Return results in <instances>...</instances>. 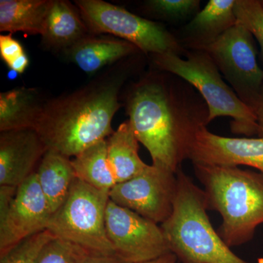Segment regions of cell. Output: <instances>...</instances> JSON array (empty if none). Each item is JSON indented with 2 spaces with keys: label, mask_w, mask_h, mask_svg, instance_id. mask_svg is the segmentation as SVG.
<instances>
[{
  "label": "cell",
  "mask_w": 263,
  "mask_h": 263,
  "mask_svg": "<svg viewBox=\"0 0 263 263\" xmlns=\"http://www.w3.org/2000/svg\"><path fill=\"white\" fill-rule=\"evenodd\" d=\"M192 87L178 76L155 72L133 85L126 101L132 129L152 164L176 174L197 131L209 124L206 103Z\"/></svg>",
  "instance_id": "cell-1"
},
{
  "label": "cell",
  "mask_w": 263,
  "mask_h": 263,
  "mask_svg": "<svg viewBox=\"0 0 263 263\" xmlns=\"http://www.w3.org/2000/svg\"><path fill=\"white\" fill-rule=\"evenodd\" d=\"M124 80L122 74H112L45 103L34 129L47 151L75 157L111 136Z\"/></svg>",
  "instance_id": "cell-2"
},
{
  "label": "cell",
  "mask_w": 263,
  "mask_h": 263,
  "mask_svg": "<svg viewBox=\"0 0 263 263\" xmlns=\"http://www.w3.org/2000/svg\"><path fill=\"white\" fill-rule=\"evenodd\" d=\"M208 210L220 214L217 232L230 248L245 245L263 224V174L238 167L193 164Z\"/></svg>",
  "instance_id": "cell-3"
},
{
  "label": "cell",
  "mask_w": 263,
  "mask_h": 263,
  "mask_svg": "<svg viewBox=\"0 0 263 263\" xmlns=\"http://www.w3.org/2000/svg\"><path fill=\"white\" fill-rule=\"evenodd\" d=\"M174 210L160 224L179 263H250L233 253L214 230L203 190L180 168Z\"/></svg>",
  "instance_id": "cell-4"
},
{
  "label": "cell",
  "mask_w": 263,
  "mask_h": 263,
  "mask_svg": "<svg viewBox=\"0 0 263 263\" xmlns=\"http://www.w3.org/2000/svg\"><path fill=\"white\" fill-rule=\"evenodd\" d=\"M157 70L178 76L198 91L209 110L208 122L217 117L231 118V131L247 137L260 136L257 118L224 82L212 57L204 51H192L186 58L176 53L152 54Z\"/></svg>",
  "instance_id": "cell-5"
},
{
  "label": "cell",
  "mask_w": 263,
  "mask_h": 263,
  "mask_svg": "<svg viewBox=\"0 0 263 263\" xmlns=\"http://www.w3.org/2000/svg\"><path fill=\"white\" fill-rule=\"evenodd\" d=\"M109 200V193L76 179L65 201L52 214L46 230L91 253L115 254L105 227Z\"/></svg>",
  "instance_id": "cell-6"
},
{
  "label": "cell",
  "mask_w": 263,
  "mask_h": 263,
  "mask_svg": "<svg viewBox=\"0 0 263 263\" xmlns=\"http://www.w3.org/2000/svg\"><path fill=\"white\" fill-rule=\"evenodd\" d=\"M75 4L93 34H111L152 55L171 52L181 56L184 51L177 38L162 24L102 0H76Z\"/></svg>",
  "instance_id": "cell-7"
},
{
  "label": "cell",
  "mask_w": 263,
  "mask_h": 263,
  "mask_svg": "<svg viewBox=\"0 0 263 263\" xmlns=\"http://www.w3.org/2000/svg\"><path fill=\"white\" fill-rule=\"evenodd\" d=\"M232 89L255 113L263 85V70L252 33L238 23L205 48Z\"/></svg>",
  "instance_id": "cell-8"
},
{
  "label": "cell",
  "mask_w": 263,
  "mask_h": 263,
  "mask_svg": "<svg viewBox=\"0 0 263 263\" xmlns=\"http://www.w3.org/2000/svg\"><path fill=\"white\" fill-rule=\"evenodd\" d=\"M105 227L115 254L128 263L148 262L171 253L160 226L111 200Z\"/></svg>",
  "instance_id": "cell-9"
},
{
  "label": "cell",
  "mask_w": 263,
  "mask_h": 263,
  "mask_svg": "<svg viewBox=\"0 0 263 263\" xmlns=\"http://www.w3.org/2000/svg\"><path fill=\"white\" fill-rule=\"evenodd\" d=\"M177 187L176 173L152 164L136 177L117 183L109 197L117 205L161 224L172 214Z\"/></svg>",
  "instance_id": "cell-10"
},
{
  "label": "cell",
  "mask_w": 263,
  "mask_h": 263,
  "mask_svg": "<svg viewBox=\"0 0 263 263\" xmlns=\"http://www.w3.org/2000/svg\"><path fill=\"white\" fill-rule=\"evenodd\" d=\"M52 214L35 172L18 186L10 206L0 214V254L46 230Z\"/></svg>",
  "instance_id": "cell-11"
},
{
  "label": "cell",
  "mask_w": 263,
  "mask_h": 263,
  "mask_svg": "<svg viewBox=\"0 0 263 263\" xmlns=\"http://www.w3.org/2000/svg\"><path fill=\"white\" fill-rule=\"evenodd\" d=\"M188 159L193 164L204 165L248 166L263 174V137L228 138L202 127L195 135Z\"/></svg>",
  "instance_id": "cell-12"
},
{
  "label": "cell",
  "mask_w": 263,
  "mask_h": 263,
  "mask_svg": "<svg viewBox=\"0 0 263 263\" xmlns=\"http://www.w3.org/2000/svg\"><path fill=\"white\" fill-rule=\"evenodd\" d=\"M46 152L32 128L0 132V185L20 186L36 172Z\"/></svg>",
  "instance_id": "cell-13"
},
{
  "label": "cell",
  "mask_w": 263,
  "mask_h": 263,
  "mask_svg": "<svg viewBox=\"0 0 263 263\" xmlns=\"http://www.w3.org/2000/svg\"><path fill=\"white\" fill-rule=\"evenodd\" d=\"M235 0H210L183 29L181 41L192 51H204L237 24Z\"/></svg>",
  "instance_id": "cell-14"
},
{
  "label": "cell",
  "mask_w": 263,
  "mask_h": 263,
  "mask_svg": "<svg viewBox=\"0 0 263 263\" xmlns=\"http://www.w3.org/2000/svg\"><path fill=\"white\" fill-rule=\"evenodd\" d=\"M138 51L135 45L124 40L89 34L64 51L81 70L93 74Z\"/></svg>",
  "instance_id": "cell-15"
},
{
  "label": "cell",
  "mask_w": 263,
  "mask_h": 263,
  "mask_svg": "<svg viewBox=\"0 0 263 263\" xmlns=\"http://www.w3.org/2000/svg\"><path fill=\"white\" fill-rule=\"evenodd\" d=\"M89 34L79 10L70 2L53 0L41 35L46 46L65 51Z\"/></svg>",
  "instance_id": "cell-16"
},
{
  "label": "cell",
  "mask_w": 263,
  "mask_h": 263,
  "mask_svg": "<svg viewBox=\"0 0 263 263\" xmlns=\"http://www.w3.org/2000/svg\"><path fill=\"white\" fill-rule=\"evenodd\" d=\"M106 143L107 157L117 183L136 177L148 167L138 154L139 141L129 120L119 126Z\"/></svg>",
  "instance_id": "cell-17"
},
{
  "label": "cell",
  "mask_w": 263,
  "mask_h": 263,
  "mask_svg": "<svg viewBox=\"0 0 263 263\" xmlns=\"http://www.w3.org/2000/svg\"><path fill=\"white\" fill-rule=\"evenodd\" d=\"M38 183L52 213L56 212L70 193L77 179L68 157L47 151L36 171Z\"/></svg>",
  "instance_id": "cell-18"
},
{
  "label": "cell",
  "mask_w": 263,
  "mask_h": 263,
  "mask_svg": "<svg viewBox=\"0 0 263 263\" xmlns=\"http://www.w3.org/2000/svg\"><path fill=\"white\" fill-rule=\"evenodd\" d=\"M44 103L34 88H17L0 93V132L34 129Z\"/></svg>",
  "instance_id": "cell-19"
},
{
  "label": "cell",
  "mask_w": 263,
  "mask_h": 263,
  "mask_svg": "<svg viewBox=\"0 0 263 263\" xmlns=\"http://www.w3.org/2000/svg\"><path fill=\"white\" fill-rule=\"evenodd\" d=\"M53 0H1L0 32L41 34Z\"/></svg>",
  "instance_id": "cell-20"
},
{
  "label": "cell",
  "mask_w": 263,
  "mask_h": 263,
  "mask_svg": "<svg viewBox=\"0 0 263 263\" xmlns=\"http://www.w3.org/2000/svg\"><path fill=\"white\" fill-rule=\"evenodd\" d=\"M71 161L76 178L90 186L110 193L117 184L107 157L106 140L86 148Z\"/></svg>",
  "instance_id": "cell-21"
},
{
  "label": "cell",
  "mask_w": 263,
  "mask_h": 263,
  "mask_svg": "<svg viewBox=\"0 0 263 263\" xmlns=\"http://www.w3.org/2000/svg\"><path fill=\"white\" fill-rule=\"evenodd\" d=\"M54 238L47 230L33 235L0 254V263H37L45 246Z\"/></svg>",
  "instance_id": "cell-22"
},
{
  "label": "cell",
  "mask_w": 263,
  "mask_h": 263,
  "mask_svg": "<svg viewBox=\"0 0 263 263\" xmlns=\"http://www.w3.org/2000/svg\"><path fill=\"white\" fill-rule=\"evenodd\" d=\"M91 254L80 246L55 237L45 246L37 263H82Z\"/></svg>",
  "instance_id": "cell-23"
},
{
  "label": "cell",
  "mask_w": 263,
  "mask_h": 263,
  "mask_svg": "<svg viewBox=\"0 0 263 263\" xmlns=\"http://www.w3.org/2000/svg\"><path fill=\"white\" fill-rule=\"evenodd\" d=\"M146 5L156 16L172 22L193 18L200 10L199 0H150Z\"/></svg>",
  "instance_id": "cell-24"
},
{
  "label": "cell",
  "mask_w": 263,
  "mask_h": 263,
  "mask_svg": "<svg viewBox=\"0 0 263 263\" xmlns=\"http://www.w3.org/2000/svg\"><path fill=\"white\" fill-rule=\"evenodd\" d=\"M235 15L237 22L257 40L263 62V7L260 0H235Z\"/></svg>",
  "instance_id": "cell-25"
},
{
  "label": "cell",
  "mask_w": 263,
  "mask_h": 263,
  "mask_svg": "<svg viewBox=\"0 0 263 263\" xmlns=\"http://www.w3.org/2000/svg\"><path fill=\"white\" fill-rule=\"evenodd\" d=\"M0 56L10 70L24 73L28 67V56L23 46L11 34L0 35Z\"/></svg>",
  "instance_id": "cell-26"
},
{
  "label": "cell",
  "mask_w": 263,
  "mask_h": 263,
  "mask_svg": "<svg viewBox=\"0 0 263 263\" xmlns=\"http://www.w3.org/2000/svg\"><path fill=\"white\" fill-rule=\"evenodd\" d=\"M82 263H128L117 254H91Z\"/></svg>",
  "instance_id": "cell-27"
},
{
  "label": "cell",
  "mask_w": 263,
  "mask_h": 263,
  "mask_svg": "<svg viewBox=\"0 0 263 263\" xmlns=\"http://www.w3.org/2000/svg\"><path fill=\"white\" fill-rule=\"evenodd\" d=\"M255 114L257 116L259 128H260V136L259 137H263V85L262 89H261L260 95H259L257 108H256Z\"/></svg>",
  "instance_id": "cell-28"
},
{
  "label": "cell",
  "mask_w": 263,
  "mask_h": 263,
  "mask_svg": "<svg viewBox=\"0 0 263 263\" xmlns=\"http://www.w3.org/2000/svg\"><path fill=\"white\" fill-rule=\"evenodd\" d=\"M141 263H179L177 257L174 254L169 253L159 257V258L153 259V260L148 261V262Z\"/></svg>",
  "instance_id": "cell-29"
},
{
  "label": "cell",
  "mask_w": 263,
  "mask_h": 263,
  "mask_svg": "<svg viewBox=\"0 0 263 263\" xmlns=\"http://www.w3.org/2000/svg\"><path fill=\"white\" fill-rule=\"evenodd\" d=\"M260 3H261V4H262V7H263V0H260Z\"/></svg>",
  "instance_id": "cell-30"
}]
</instances>
